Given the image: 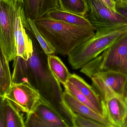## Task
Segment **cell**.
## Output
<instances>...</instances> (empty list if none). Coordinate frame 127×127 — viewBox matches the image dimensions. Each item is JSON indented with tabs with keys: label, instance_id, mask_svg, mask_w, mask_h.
<instances>
[{
	"label": "cell",
	"instance_id": "cell-1",
	"mask_svg": "<svg viewBox=\"0 0 127 127\" xmlns=\"http://www.w3.org/2000/svg\"><path fill=\"white\" fill-rule=\"evenodd\" d=\"M30 35L33 51L27 61L22 59L23 75L21 83L30 84L58 113H63L67 107L64 101L60 83L49 69L48 56L33 36Z\"/></svg>",
	"mask_w": 127,
	"mask_h": 127
},
{
	"label": "cell",
	"instance_id": "cell-2",
	"mask_svg": "<svg viewBox=\"0 0 127 127\" xmlns=\"http://www.w3.org/2000/svg\"><path fill=\"white\" fill-rule=\"evenodd\" d=\"M33 20L38 30L55 53L63 56H68L75 48L94 36L96 31L93 27L73 25L45 16Z\"/></svg>",
	"mask_w": 127,
	"mask_h": 127
},
{
	"label": "cell",
	"instance_id": "cell-3",
	"mask_svg": "<svg viewBox=\"0 0 127 127\" xmlns=\"http://www.w3.org/2000/svg\"><path fill=\"white\" fill-rule=\"evenodd\" d=\"M107 71L118 72L127 77V32L80 70L81 72L90 78L98 72Z\"/></svg>",
	"mask_w": 127,
	"mask_h": 127
},
{
	"label": "cell",
	"instance_id": "cell-4",
	"mask_svg": "<svg viewBox=\"0 0 127 127\" xmlns=\"http://www.w3.org/2000/svg\"><path fill=\"white\" fill-rule=\"evenodd\" d=\"M127 32V26L95 36L78 46L68 56L74 69H81L109 48L120 36Z\"/></svg>",
	"mask_w": 127,
	"mask_h": 127
},
{
	"label": "cell",
	"instance_id": "cell-5",
	"mask_svg": "<svg viewBox=\"0 0 127 127\" xmlns=\"http://www.w3.org/2000/svg\"><path fill=\"white\" fill-rule=\"evenodd\" d=\"M86 1L88 11L85 17L95 29L96 33H104L127 26L124 17L98 0Z\"/></svg>",
	"mask_w": 127,
	"mask_h": 127
},
{
	"label": "cell",
	"instance_id": "cell-6",
	"mask_svg": "<svg viewBox=\"0 0 127 127\" xmlns=\"http://www.w3.org/2000/svg\"><path fill=\"white\" fill-rule=\"evenodd\" d=\"M0 44L9 62L14 61L17 49L12 0H0Z\"/></svg>",
	"mask_w": 127,
	"mask_h": 127
},
{
	"label": "cell",
	"instance_id": "cell-7",
	"mask_svg": "<svg viewBox=\"0 0 127 127\" xmlns=\"http://www.w3.org/2000/svg\"><path fill=\"white\" fill-rule=\"evenodd\" d=\"M91 79L102 101L112 96H127V77L126 75L107 71L98 72Z\"/></svg>",
	"mask_w": 127,
	"mask_h": 127
},
{
	"label": "cell",
	"instance_id": "cell-8",
	"mask_svg": "<svg viewBox=\"0 0 127 127\" xmlns=\"http://www.w3.org/2000/svg\"><path fill=\"white\" fill-rule=\"evenodd\" d=\"M25 125V127H71L41 96L33 110L27 114Z\"/></svg>",
	"mask_w": 127,
	"mask_h": 127
},
{
	"label": "cell",
	"instance_id": "cell-9",
	"mask_svg": "<svg viewBox=\"0 0 127 127\" xmlns=\"http://www.w3.org/2000/svg\"><path fill=\"white\" fill-rule=\"evenodd\" d=\"M39 91L27 82L12 83L4 98L16 106L21 112H31L41 98Z\"/></svg>",
	"mask_w": 127,
	"mask_h": 127
},
{
	"label": "cell",
	"instance_id": "cell-10",
	"mask_svg": "<svg viewBox=\"0 0 127 127\" xmlns=\"http://www.w3.org/2000/svg\"><path fill=\"white\" fill-rule=\"evenodd\" d=\"M102 103L104 117L113 127H127V96H112Z\"/></svg>",
	"mask_w": 127,
	"mask_h": 127
},
{
	"label": "cell",
	"instance_id": "cell-11",
	"mask_svg": "<svg viewBox=\"0 0 127 127\" xmlns=\"http://www.w3.org/2000/svg\"><path fill=\"white\" fill-rule=\"evenodd\" d=\"M63 95L66 106L73 115H78L94 120L106 126L114 127L106 119L98 114L89 107L79 102L65 90L63 92Z\"/></svg>",
	"mask_w": 127,
	"mask_h": 127
},
{
	"label": "cell",
	"instance_id": "cell-12",
	"mask_svg": "<svg viewBox=\"0 0 127 127\" xmlns=\"http://www.w3.org/2000/svg\"><path fill=\"white\" fill-rule=\"evenodd\" d=\"M68 81L78 89L91 102L96 108L98 114L104 117L102 100L94 88L76 74H71Z\"/></svg>",
	"mask_w": 127,
	"mask_h": 127
},
{
	"label": "cell",
	"instance_id": "cell-13",
	"mask_svg": "<svg viewBox=\"0 0 127 127\" xmlns=\"http://www.w3.org/2000/svg\"><path fill=\"white\" fill-rule=\"evenodd\" d=\"M45 16L53 20L73 25L85 27H93L86 17L63 11L60 9L51 10L48 12Z\"/></svg>",
	"mask_w": 127,
	"mask_h": 127
},
{
	"label": "cell",
	"instance_id": "cell-14",
	"mask_svg": "<svg viewBox=\"0 0 127 127\" xmlns=\"http://www.w3.org/2000/svg\"><path fill=\"white\" fill-rule=\"evenodd\" d=\"M12 83L9 62L0 44V97H4Z\"/></svg>",
	"mask_w": 127,
	"mask_h": 127
},
{
	"label": "cell",
	"instance_id": "cell-15",
	"mask_svg": "<svg viewBox=\"0 0 127 127\" xmlns=\"http://www.w3.org/2000/svg\"><path fill=\"white\" fill-rule=\"evenodd\" d=\"M47 61L49 69L57 80L63 85L65 84L71 74L62 61L54 54L48 56Z\"/></svg>",
	"mask_w": 127,
	"mask_h": 127
},
{
	"label": "cell",
	"instance_id": "cell-16",
	"mask_svg": "<svg viewBox=\"0 0 127 127\" xmlns=\"http://www.w3.org/2000/svg\"><path fill=\"white\" fill-rule=\"evenodd\" d=\"M21 112L16 106L5 98V127H25Z\"/></svg>",
	"mask_w": 127,
	"mask_h": 127
},
{
	"label": "cell",
	"instance_id": "cell-17",
	"mask_svg": "<svg viewBox=\"0 0 127 127\" xmlns=\"http://www.w3.org/2000/svg\"><path fill=\"white\" fill-rule=\"evenodd\" d=\"M60 9L85 17L88 6L84 0H59Z\"/></svg>",
	"mask_w": 127,
	"mask_h": 127
},
{
	"label": "cell",
	"instance_id": "cell-18",
	"mask_svg": "<svg viewBox=\"0 0 127 127\" xmlns=\"http://www.w3.org/2000/svg\"><path fill=\"white\" fill-rule=\"evenodd\" d=\"M27 19L28 25V30L36 39L44 53L48 56L55 53V51L53 48L48 42L43 37L38 30L35 24L34 20L27 17Z\"/></svg>",
	"mask_w": 127,
	"mask_h": 127
},
{
	"label": "cell",
	"instance_id": "cell-19",
	"mask_svg": "<svg viewBox=\"0 0 127 127\" xmlns=\"http://www.w3.org/2000/svg\"><path fill=\"white\" fill-rule=\"evenodd\" d=\"M63 86L65 88V91L68 93L79 102L89 107L98 114L97 109L93 104L72 84L68 81Z\"/></svg>",
	"mask_w": 127,
	"mask_h": 127
},
{
	"label": "cell",
	"instance_id": "cell-20",
	"mask_svg": "<svg viewBox=\"0 0 127 127\" xmlns=\"http://www.w3.org/2000/svg\"><path fill=\"white\" fill-rule=\"evenodd\" d=\"M24 1L27 17L33 20L39 18L40 0H24Z\"/></svg>",
	"mask_w": 127,
	"mask_h": 127
},
{
	"label": "cell",
	"instance_id": "cell-21",
	"mask_svg": "<svg viewBox=\"0 0 127 127\" xmlns=\"http://www.w3.org/2000/svg\"><path fill=\"white\" fill-rule=\"evenodd\" d=\"M74 127H114L104 125L94 120L74 114Z\"/></svg>",
	"mask_w": 127,
	"mask_h": 127
},
{
	"label": "cell",
	"instance_id": "cell-22",
	"mask_svg": "<svg viewBox=\"0 0 127 127\" xmlns=\"http://www.w3.org/2000/svg\"><path fill=\"white\" fill-rule=\"evenodd\" d=\"M60 9L59 0H40L39 17L45 16L48 12Z\"/></svg>",
	"mask_w": 127,
	"mask_h": 127
},
{
	"label": "cell",
	"instance_id": "cell-23",
	"mask_svg": "<svg viewBox=\"0 0 127 127\" xmlns=\"http://www.w3.org/2000/svg\"><path fill=\"white\" fill-rule=\"evenodd\" d=\"M0 127H5L4 97H0Z\"/></svg>",
	"mask_w": 127,
	"mask_h": 127
},
{
	"label": "cell",
	"instance_id": "cell-24",
	"mask_svg": "<svg viewBox=\"0 0 127 127\" xmlns=\"http://www.w3.org/2000/svg\"><path fill=\"white\" fill-rule=\"evenodd\" d=\"M116 10L117 12L122 16L127 21V4L116 5Z\"/></svg>",
	"mask_w": 127,
	"mask_h": 127
},
{
	"label": "cell",
	"instance_id": "cell-25",
	"mask_svg": "<svg viewBox=\"0 0 127 127\" xmlns=\"http://www.w3.org/2000/svg\"><path fill=\"white\" fill-rule=\"evenodd\" d=\"M101 3L105 5L109 8L117 12L116 10V4L111 0H98Z\"/></svg>",
	"mask_w": 127,
	"mask_h": 127
},
{
	"label": "cell",
	"instance_id": "cell-26",
	"mask_svg": "<svg viewBox=\"0 0 127 127\" xmlns=\"http://www.w3.org/2000/svg\"><path fill=\"white\" fill-rule=\"evenodd\" d=\"M116 5H122V0H114Z\"/></svg>",
	"mask_w": 127,
	"mask_h": 127
},
{
	"label": "cell",
	"instance_id": "cell-27",
	"mask_svg": "<svg viewBox=\"0 0 127 127\" xmlns=\"http://www.w3.org/2000/svg\"><path fill=\"white\" fill-rule=\"evenodd\" d=\"M127 0H122V5L124 4V3H125Z\"/></svg>",
	"mask_w": 127,
	"mask_h": 127
},
{
	"label": "cell",
	"instance_id": "cell-28",
	"mask_svg": "<svg viewBox=\"0 0 127 127\" xmlns=\"http://www.w3.org/2000/svg\"><path fill=\"white\" fill-rule=\"evenodd\" d=\"M124 4H127V0Z\"/></svg>",
	"mask_w": 127,
	"mask_h": 127
},
{
	"label": "cell",
	"instance_id": "cell-29",
	"mask_svg": "<svg viewBox=\"0 0 127 127\" xmlns=\"http://www.w3.org/2000/svg\"><path fill=\"white\" fill-rule=\"evenodd\" d=\"M111 0L112 1H113V2H114V3H115V1H114V0Z\"/></svg>",
	"mask_w": 127,
	"mask_h": 127
},
{
	"label": "cell",
	"instance_id": "cell-30",
	"mask_svg": "<svg viewBox=\"0 0 127 127\" xmlns=\"http://www.w3.org/2000/svg\"><path fill=\"white\" fill-rule=\"evenodd\" d=\"M84 0L86 1V0Z\"/></svg>",
	"mask_w": 127,
	"mask_h": 127
},
{
	"label": "cell",
	"instance_id": "cell-31",
	"mask_svg": "<svg viewBox=\"0 0 127 127\" xmlns=\"http://www.w3.org/2000/svg\"></svg>",
	"mask_w": 127,
	"mask_h": 127
}]
</instances>
